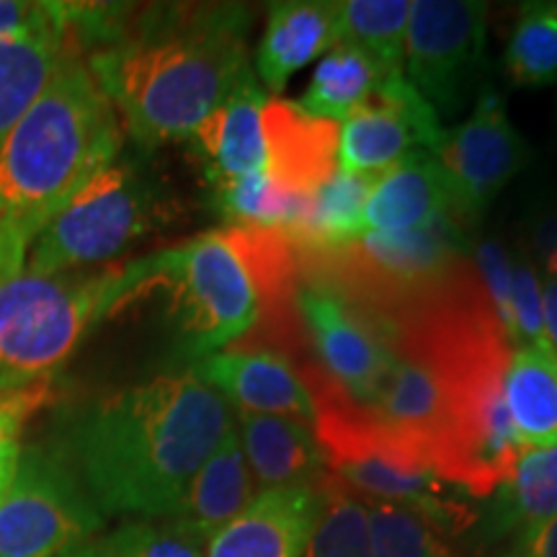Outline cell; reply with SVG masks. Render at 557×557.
<instances>
[{"label": "cell", "instance_id": "obj_1", "mask_svg": "<svg viewBox=\"0 0 557 557\" xmlns=\"http://www.w3.org/2000/svg\"><path fill=\"white\" fill-rule=\"evenodd\" d=\"M233 426L230 403L186 369L90 403L52 451L103 519H171Z\"/></svg>", "mask_w": 557, "mask_h": 557}, {"label": "cell", "instance_id": "obj_2", "mask_svg": "<svg viewBox=\"0 0 557 557\" xmlns=\"http://www.w3.org/2000/svg\"><path fill=\"white\" fill-rule=\"evenodd\" d=\"M253 16L246 3L127 5L114 37L86 62L132 139L178 143L253 73Z\"/></svg>", "mask_w": 557, "mask_h": 557}, {"label": "cell", "instance_id": "obj_3", "mask_svg": "<svg viewBox=\"0 0 557 557\" xmlns=\"http://www.w3.org/2000/svg\"><path fill=\"white\" fill-rule=\"evenodd\" d=\"M122 137L83 52L67 54L0 145V282L26 271L41 227L120 160Z\"/></svg>", "mask_w": 557, "mask_h": 557}, {"label": "cell", "instance_id": "obj_4", "mask_svg": "<svg viewBox=\"0 0 557 557\" xmlns=\"http://www.w3.org/2000/svg\"><path fill=\"white\" fill-rule=\"evenodd\" d=\"M295 274L297 250L282 230L225 225L122 263V308L148 292H165L178 351L199 361L248 336L267 299Z\"/></svg>", "mask_w": 557, "mask_h": 557}, {"label": "cell", "instance_id": "obj_5", "mask_svg": "<svg viewBox=\"0 0 557 557\" xmlns=\"http://www.w3.org/2000/svg\"><path fill=\"white\" fill-rule=\"evenodd\" d=\"M122 310V263L96 271L0 282V389L37 385L65 364L83 336Z\"/></svg>", "mask_w": 557, "mask_h": 557}, {"label": "cell", "instance_id": "obj_6", "mask_svg": "<svg viewBox=\"0 0 557 557\" xmlns=\"http://www.w3.org/2000/svg\"><path fill=\"white\" fill-rule=\"evenodd\" d=\"M169 199L137 165L114 160L65 201L32 243L26 271L70 274L111 261L169 220Z\"/></svg>", "mask_w": 557, "mask_h": 557}, {"label": "cell", "instance_id": "obj_7", "mask_svg": "<svg viewBox=\"0 0 557 557\" xmlns=\"http://www.w3.org/2000/svg\"><path fill=\"white\" fill-rule=\"evenodd\" d=\"M103 521L60 455L24 449L0 496V557H73Z\"/></svg>", "mask_w": 557, "mask_h": 557}, {"label": "cell", "instance_id": "obj_8", "mask_svg": "<svg viewBox=\"0 0 557 557\" xmlns=\"http://www.w3.org/2000/svg\"><path fill=\"white\" fill-rule=\"evenodd\" d=\"M487 5L475 0L410 3L403 75L436 116H455L475 88L485 54Z\"/></svg>", "mask_w": 557, "mask_h": 557}, {"label": "cell", "instance_id": "obj_9", "mask_svg": "<svg viewBox=\"0 0 557 557\" xmlns=\"http://www.w3.org/2000/svg\"><path fill=\"white\" fill-rule=\"evenodd\" d=\"M295 310L310 364L354 403L369 406L389 367V348L380 325L302 263L295 282Z\"/></svg>", "mask_w": 557, "mask_h": 557}, {"label": "cell", "instance_id": "obj_10", "mask_svg": "<svg viewBox=\"0 0 557 557\" xmlns=\"http://www.w3.org/2000/svg\"><path fill=\"white\" fill-rule=\"evenodd\" d=\"M434 156L451 181L468 225H475L508 181L532 163V148L508 120L506 101L493 90L480 96L459 127L444 132Z\"/></svg>", "mask_w": 557, "mask_h": 557}, {"label": "cell", "instance_id": "obj_11", "mask_svg": "<svg viewBox=\"0 0 557 557\" xmlns=\"http://www.w3.org/2000/svg\"><path fill=\"white\" fill-rule=\"evenodd\" d=\"M444 129L406 75H389L341 127L338 171L380 178L413 152H436Z\"/></svg>", "mask_w": 557, "mask_h": 557}, {"label": "cell", "instance_id": "obj_12", "mask_svg": "<svg viewBox=\"0 0 557 557\" xmlns=\"http://www.w3.org/2000/svg\"><path fill=\"white\" fill-rule=\"evenodd\" d=\"M189 372L243 413L315 423V403L302 372L276 348L233 344L194 361Z\"/></svg>", "mask_w": 557, "mask_h": 557}, {"label": "cell", "instance_id": "obj_13", "mask_svg": "<svg viewBox=\"0 0 557 557\" xmlns=\"http://www.w3.org/2000/svg\"><path fill=\"white\" fill-rule=\"evenodd\" d=\"M73 52H83L73 3H45L29 24L0 34V145Z\"/></svg>", "mask_w": 557, "mask_h": 557}, {"label": "cell", "instance_id": "obj_14", "mask_svg": "<svg viewBox=\"0 0 557 557\" xmlns=\"http://www.w3.org/2000/svg\"><path fill=\"white\" fill-rule=\"evenodd\" d=\"M261 129L267 143L263 178L284 197L310 199L338 173L341 127L336 122L310 116L282 96H269Z\"/></svg>", "mask_w": 557, "mask_h": 557}, {"label": "cell", "instance_id": "obj_15", "mask_svg": "<svg viewBox=\"0 0 557 557\" xmlns=\"http://www.w3.org/2000/svg\"><path fill=\"white\" fill-rule=\"evenodd\" d=\"M318 513L320 485L263 491L207 542L205 557H302Z\"/></svg>", "mask_w": 557, "mask_h": 557}, {"label": "cell", "instance_id": "obj_16", "mask_svg": "<svg viewBox=\"0 0 557 557\" xmlns=\"http://www.w3.org/2000/svg\"><path fill=\"white\" fill-rule=\"evenodd\" d=\"M269 94L259 86L256 73L246 75L238 88L220 103L189 137L205 163L209 184L263 176L267 171V143H263L261 114Z\"/></svg>", "mask_w": 557, "mask_h": 557}, {"label": "cell", "instance_id": "obj_17", "mask_svg": "<svg viewBox=\"0 0 557 557\" xmlns=\"http://www.w3.org/2000/svg\"><path fill=\"white\" fill-rule=\"evenodd\" d=\"M444 214L465 222L451 181L434 152H413L374 181L364 207V230L403 233L429 225Z\"/></svg>", "mask_w": 557, "mask_h": 557}, {"label": "cell", "instance_id": "obj_18", "mask_svg": "<svg viewBox=\"0 0 557 557\" xmlns=\"http://www.w3.org/2000/svg\"><path fill=\"white\" fill-rule=\"evenodd\" d=\"M338 41V0H287L269 5L256 50V73L267 94H284L297 70L333 50Z\"/></svg>", "mask_w": 557, "mask_h": 557}, {"label": "cell", "instance_id": "obj_19", "mask_svg": "<svg viewBox=\"0 0 557 557\" xmlns=\"http://www.w3.org/2000/svg\"><path fill=\"white\" fill-rule=\"evenodd\" d=\"M235 429L261 493L278 487H318L329 475L312 423L238 410Z\"/></svg>", "mask_w": 557, "mask_h": 557}, {"label": "cell", "instance_id": "obj_20", "mask_svg": "<svg viewBox=\"0 0 557 557\" xmlns=\"http://www.w3.org/2000/svg\"><path fill=\"white\" fill-rule=\"evenodd\" d=\"M256 496L259 485L243 455L238 429L233 426L186 485L169 521L207 547V542L235 517H240Z\"/></svg>", "mask_w": 557, "mask_h": 557}, {"label": "cell", "instance_id": "obj_21", "mask_svg": "<svg viewBox=\"0 0 557 557\" xmlns=\"http://www.w3.org/2000/svg\"><path fill=\"white\" fill-rule=\"evenodd\" d=\"M504 403L527 451L557 447V357L549 346H519L508 359Z\"/></svg>", "mask_w": 557, "mask_h": 557}, {"label": "cell", "instance_id": "obj_22", "mask_svg": "<svg viewBox=\"0 0 557 557\" xmlns=\"http://www.w3.org/2000/svg\"><path fill=\"white\" fill-rule=\"evenodd\" d=\"M374 181L338 171L305 205L302 214L282 230L297 250H333L367 235L364 207Z\"/></svg>", "mask_w": 557, "mask_h": 557}, {"label": "cell", "instance_id": "obj_23", "mask_svg": "<svg viewBox=\"0 0 557 557\" xmlns=\"http://www.w3.org/2000/svg\"><path fill=\"white\" fill-rule=\"evenodd\" d=\"M389 78L359 47L338 41L323 54L297 107L325 122H346L372 99L380 83Z\"/></svg>", "mask_w": 557, "mask_h": 557}, {"label": "cell", "instance_id": "obj_24", "mask_svg": "<svg viewBox=\"0 0 557 557\" xmlns=\"http://www.w3.org/2000/svg\"><path fill=\"white\" fill-rule=\"evenodd\" d=\"M493 496V532L498 534H519L557 517V447L527 451Z\"/></svg>", "mask_w": 557, "mask_h": 557}, {"label": "cell", "instance_id": "obj_25", "mask_svg": "<svg viewBox=\"0 0 557 557\" xmlns=\"http://www.w3.org/2000/svg\"><path fill=\"white\" fill-rule=\"evenodd\" d=\"M408 0H338L341 41L359 47L387 75H403Z\"/></svg>", "mask_w": 557, "mask_h": 557}, {"label": "cell", "instance_id": "obj_26", "mask_svg": "<svg viewBox=\"0 0 557 557\" xmlns=\"http://www.w3.org/2000/svg\"><path fill=\"white\" fill-rule=\"evenodd\" d=\"M361 504L367 508L372 557H465L455 545L457 534L423 513L374 498H361Z\"/></svg>", "mask_w": 557, "mask_h": 557}, {"label": "cell", "instance_id": "obj_27", "mask_svg": "<svg viewBox=\"0 0 557 557\" xmlns=\"http://www.w3.org/2000/svg\"><path fill=\"white\" fill-rule=\"evenodd\" d=\"M506 78L519 88L557 81V0L524 3L504 54Z\"/></svg>", "mask_w": 557, "mask_h": 557}, {"label": "cell", "instance_id": "obj_28", "mask_svg": "<svg viewBox=\"0 0 557 557\" xmlns=\"http://www.w3.org/2000/svg\"><path fill=\"white\" fill-rule=\"evenodd\" d=\"M302 557H372L367 508L331 472L320 483V513Z\"/></svg>", "mask_w": 557, "mask_h": 557}, {"label": "cell", "instance_id": "obj_29", "mask_svg": "<svg viewBox=\"0 0 557 557\" xmlns=\"http://www.w3.org/2000/svg\"><path fill=\"white\" fill-rule=\"evenodd\" d=\"M73 557H205V545L169 519H129L101 532Z\"/></svg>", "mask_w": 557, "mask_h": 557}, {"label": "cell", "instance_id": "obj_30", "mask_svg": "<svg viewBox=\"0 0 557 557\" xmlns=\"http://www.w3.org/2000/svg\"><path fill=\"white\" fill-rule=\"evenodd\" d=\"M511 310L519 346H549L542 323V289L527 256L511 259Z\"/></svg>", "mask_w": 557, "mask_h": 557}, {"label": "cell", "instance_id": "obj_31", "mask_svg": "<svg viewBox=\"0 0 557 557\" xmlns=\"http://www.w3.org/2000/svg\"><path fill=\"white\" fill-rule=\"evenodd\" d=\"M472 267H475L480 282L487 292L493 310H496L498 323L504 325L508 341L517 348V329H513L511 310V256L500 240L480 243L472 253Z\"/></svg>", "mask_w": 557, "mask_h": 557}, {"label": "cell", "instance_id": "obj_32", "mask_svg": "<svg viewBox=\"0 0 557 557\" xmlns=\"http://www.w3.org/2000/svg\"><path fill=\"white\" fill-rule=\"evenodd\" d=\"M39 400L41 389H34L32 385L0 389V483L9 485L18 468L21 451H24L18 442L21 421Z\"/></svg>", "mask_w": 557, "mask_h": 557}, {"label": "cell", "instance_id": "obj_33", "mask_svg": "<svg viewBox=\"0 0 557 557\" xmlns=\"http://www.w3.org/2000/svg\"><path fill=\"white\" fill-rule=\"evenodd\" d=\"M508 557H557V517L519 532Z\"/></svg>", "mask_w": 557, "mask_h": 557}, {"label": "cell", "instance_id": "obj_34", "mask_svg": "<svg viewBox=\"0 0 557 557\" xmlns=\"http://www.w3.org/2000/svg\"><path fill=\"white\" fill-rule=\"evenodd\" d=\"M532 243H534V250H537L540 261L545 263L547 274L557 276V212H549L537 222Z\"/></svg>", "mask_w": 557, "mask_h": 557}, {"label": "cell", "instance_id": "obj_35", "mask_svg": "<svg viewBox=\"0 0 557 557\" xmlns=\"http://www.w3.org/2000/svg\"><path fill=\"white\" fill-rule=\"evenodd\" d=\"M45 9V3H26V0H0V34L21 29L34 21Z\"/></svg>", "mask_w": 557, "mask_h": 557}, {"label": "cell", "instance_id": "obj_36", "mask_svg": "<svg viewBox=\"0 0 557 557\" xmlns=\"http://www.w3.org/2000/svg\"><path fill=\"white\" fill-rule=\"evenodd\" d=\"M542 323L549 348L557 357V276H549L542 287Z\"/></svg>", "mask_w": 557, "mask_h": 557}, {"label": "cell", "instance_id": "obj_37", "mask_svg": "<svg viewBox=\"0 0 557 557\" xmlns=\"http://www.w3.org/2000/svg\"><path fill=\"white\" fill-rule=\"evenodd\" d=\"M5 487H9V485H5V483H0V496H3V493H5Z\"/></svg>", "mask_w": 557, "mask_h": 557}]
</instances>
